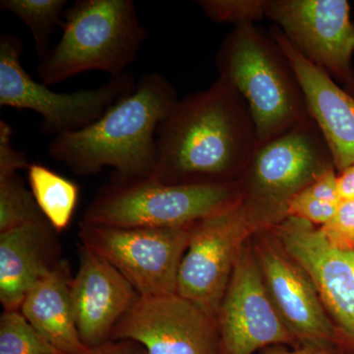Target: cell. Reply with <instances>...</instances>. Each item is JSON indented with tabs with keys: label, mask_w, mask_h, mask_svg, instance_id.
<instances>
[{
	"label": "cell",
	"mask_w": 354,
	"mask_h": 354,
	"mask_svg": "<svg viewBox=\"0 0 354 354\" xmlns=\"http://www.w3.org/2000/svg\"><path fill=\"white\" fill-rule=\"evenodd\" d=\"M256 144L245 101L218 77L209 88L179 99L158 125L152 179L239 183Z\"/></svg>",
	"instance_id": "1"
},
{
	"label": "cell",
	"mask_w": 354,
	"mask_h": 354,
	"mask_svg": "<svg viewBox=\"0 0 354 354\" xmlns=\"http://www.w3.org/2000/svg\"><path fill=\"white\" fill-rule=\"evenodd\" d=\"M178 100L164 75L144 74L134 92L99 120L53 137L48 155L77 176H94L111 167V183L118 185L152 178L158 127Z\"/></svg>",
	"instance_id": "2"
},
{
	"label": "cell",
	"mask_w": 354,
	"mask_h": 354,
	"mask_svg": "<svg viewBox=\"0 0 354 354\" xmlns=\"http://www.w3.org/2000/svg\"><path fill=\"white\" fill-rule=\"evenodd\" d=\"M216 66L245 101L257 143L310 118L290 62L270 32L255 24L234 27L218 51Z\"/></svg>",
	"instance_id": "3"
},
{
	"label": "cell",
	"mask_w": 354,
	"mask_h": 354,
	"mask_svg": "<svg viewBox=\"0 0 354 354\" xmlns=\"http://www.w3.org/2000/svg\"><path fill=\"white\" fill-rule=\"evenodd\" d=\"M60 27L62 39L37 70L48 87L94 70L122 75L148 38L132 0H76Z\"/></svg>",
	"instance_id": "4"
},
{
	"label": "cell",
	"mask_w": 354,
	"mask_h": 354,
	"mask_svg": "<svg viewBox=\"0 0 354 354\" xmlns=\"http://www.w3.org/2000/svg\"><path fill=\"white\" fill-rule=\"evenodd\" d=\"M286 216L283 207L243 196L230 208L194 223L179 269L177 295L216 320L244 246Z\"/></svg>",
	"instance_id": "5"
},
{
	"label": "cell",
	"mask_w": 354,
	"mask_h": 354,
	"mask_svg": "<svg viewBox=\"0 0 354 354\" xmlns=\"http://www.w3.org/2000/svg\"><path fill=\"white\" fill-rule=\"evenodd\" d=\"M243 197L239 183L167 184L155 179L102 185L83 221L120 227H190L225 211Z\"/></svg>",
	"instance_id": "6"
},
{
	"label": "cell",
	"mask_w": 354,
	"mask_h": 354,
	"mask_svg": "<svg viewBox=\"0 0 354 354\" xmlns=\"http://www.w3.org/2000/svg\"><path fill=\"white\" fill-rule=\"evenodd\" d=\"M20 39L0 37V106L36 111L43 118L44 134L55 136L79 131L100 120L113 104L131 95L137 82L125 72L97 88L55 93L37 82L23 68Z\"/></svg>",
	"instance_id": "7"
},
{
	"label": "cell",
	"mask_w": 354,
	"mask_h": 354,
	"mask_svg": "<svg viewBox=\"0 0 354 354\" xmlns=\"http://www.w3.org/2000/svg\"><path fill=\"white\" fill-rule=\"evenodd\" d=\"M192 225L120 227L81 221L78 235L81 243L113 265L139 297H162L176 293Z\"/></svg>",
	"instance_id": "8"
},
{
	"label": "cell",
	"mask_w": 354,
	"mask_h": 354,
	"mask_svg": "<svg viewBox=\"0 0 354 354\" xmlns=\"http://www.w3.org/2000/svg\"><path fill=\"white\" fill-rule=\"evenodd\" d=\"M330 169L329 148L310 118L256 144L239 183L243 196L286 209L291 198Z\"/></svg>",
	"instance_id": "9"
},
{
	"label": "cell",
	"mask_w": 354,
	"mask_h": 354,
	"mask_svg": "<svg viewBox=\"0 0 354 354\" xmlns=\"http://www.w3.org/2000/svg\"><path fill=\"white\" fill-rule=\"evenodd\" d=\"M270 232L315 286L342 348L354 354V247L335 245L320 227L293 216H286Z\"/></svg>",
	"instance_id": "10"
},
{
	"label": "cell",
	"mask_w": 354,
	"mask_h": 354,
	"mask_svg": "<svg viewBox=\"0 0 354 354\" xmlns=\"http://www.w3.org/2000/svg\"><path fill=\"white\" fill-rule=\"evenodd\" d=\"M216 322L221 354H255L270 346H301L272 304L251 241L235 264Z\"/></svg>",
	"instance_id": "11"
},
{
	"label": "cell",
	"mask_w": 354,
	"mask_h": 354,
	"mask_svg": "<svg viewBox=\"0 0 354 354\" xmlns=\"http://www.w3.org/2000/svg\"><path fill=\"white\" fill-rule=\"evenodd\" d=\"M266 18L310 62L351 83L354 24L346 0H267Z\"/></svg>",
	"instance_id": "12"
},
{
	"label": "cell",
	"mask_w": 354,
	"mask_h": 354,
	"mask_svg": "<svg viewBox=\"0 0 354 354\" xmlns=\"http://www.w3.org/2000/svg\"><path fill=\"white\" fill-rule=\"evenodd\" d=\"M121 339L145 354H221L215 319L177 293L137 298L111 334V341Z\"/></svg>",
	"instance_id": "13"
},
{
	"label": "cell",
	"mask_w": 354,
	"mask_h": 354,
	"mask_svg": "<svg viewBox=\"0 0 354 354\" xmlns=\"http://www.w3.org/2000/svg\"><path fill=\"white\" fill-rule=\"evenodd\" d=\"M251 243L272 304L298 344L341 346L339 332L315 286L270 228L254 235Z\"/></svg>",
	"instance_id": "14"
},
{
	"label": "cell",
	"mask_w": 354,
	"mask_h": 354,
	"mask_svg": "<svg viewBox=\"0 0 354 354\" xmlns=\"http://www.w3.org/2000/svg\"><path fill=\"white\" fill-rule=\"evenodd\" d=\"M79 268L71 298L77 328L88 348L111 341L114 328L139 297L131 283L94 251L77 244Z\"/></svg>",
	"instance_id": "15"
},
{
	"label": "cell",
	"mask_w": 354,
	"mask_h": 354,
	"mask_svg": "<svg viewBox=\"0 0 354 354\" xmlns=\"http://www.w3.org/2000/svg\"><path fill=\"white\" fill-rule=\"evenodd\" d=\"M272 38L285 53L299 81L310 118L327 143L337 172L354 165V97L335 84L325 70L310 62L272 27Z\"/></svg>",
	"instance_id": "16"
},
{
	"label": "cell",
	"mask_w": 354,
	"mask_h": 354,
	"mask_svg": "<svg viewBox=\"0 0 354 354\" xmlns=\"http://www.w3.org/2000/svg\"><path fill=\"white\" fill-rule=\"evenodd\" d=\"M58 235L46 218L0 234V302L3 310H20L28 292L64 260Z\"/></svg>",
	"instance_id": "17"
},
{
	"label": "cell",
	"mask_w": 354,
	"mask_h": 354,
	"mask_svg": "<svg viewBox=\"0 0 354 354\" xmlns=\"http://www.w3.org/2000/svg\"><path fill=\"white\" fill-rule=\"evenodd\" d=\"M71 269L62 260L26 295L20 312L39 334L64 354H82L88 348L77 328L71 298Z\"/></svg>",
	"instance_id": "18"
},
{
	"label": "cell",
	"mask_w": 354,
	"mask_h": 354,
	"mask_svg": "<svg viewBox=\"0 0 354 354\" xmlns=\"http://www.w3.org/2000/svg\"><path fill=\"white\" fill-rule=\"evenodd\" d=\"M27 171L31 192L39 209L60 234L68 227L75 212L79 186L46 165L31 164Z\"/></svg>",
	"instance_id": "19"
},
{
	"label": "cell",
	"mask_w": 354,
	"mask_h": 354,
	"mask_svg": "<svg viewBox=\"0 0 354 354\" xmlns=\"http://www.w3.org/2000/svg\"><path fill=\"white\" fill-rule=\"evenodd\" d=\"M66 0H1L0 10L13 14L29 28L39 62L50 53V39L57 26H62Z\"/></svg>",
	"instance_id": "20"
},
{
	"label": "cell",
	"mask_w": 354,
	"mask_h": 354,
	"mask_svg": "<svg viewBox=\"0 0 354 354\" xmlns=\"http://www.w3.org/2000/svg\"><path fill=\"white\" fill-rule=\"evenodd\" d=\"M44 218L19 174L0 177V234Z\"/></svg>",
	"instance_id": "21"
},
{
	"label": "cell",
	"mask_w": 354,
	"mask_h": 354,
	"mask_svg": "<svg viewBox=\"0 0 354 354\" xmlns=\"http://www.w3.org/2000/svg\"><path fill=\"white\" fill-rule=\"evenodd\" d=\"M0 354H64L46 341L17 311L0 316Z\"/></svg>",
	"instance_id": "22"
},
{
	"label": "cell",
	"mask_w": 354,
	"mask_h": 354,
	"mask_svg": "<svg viewBox=\"0 0 354 354\" xmlns=\"http://www.w3.org/2000/svg\"><path fill=\"white\" fill-rule=\"evenodd\" d=\"M196 3L214 22L234 27L255 24L266 18L267 0H200Z\"/></svg>",
	"instance_id": "23"
},
{
	"label": "cell",
	"mask_w": 354,
	"mask_h": 354,
	"mask_svg": "<svg viewBox=\"0 0 354 354\" xmlns=\"http://www.w3.org/2000/svg\"><path fill=\"white\" fill-rule=\"evenodd\" d=\"M339 204L323 202L310 196L304 191H300L288 202L286 216L300 218L322 227L332 220Z\"/></svg>",
	"instance_id": "24"
},
{
	"label": "cell",
	"mask_w": 354,
	"mask_h": 354,
	"mask_svg": "<svg viewBox=\"0 0 354 354\" xmlns=\"http://www.w3.org/2000/svg\"><path fill=\"white\" fill-rule=\"evenodd\" d=\"M320 228L335 245L354 247V199L342 200L332 220Z\"/></svg>",
	"instance_id": "25"
},
{
	"label": "cell",
	"mask_w": 354,
	"mask_h": 354,
	"mask_svg": "<svg viewBox=\"0 0 354 354\" xmlns=\"http://www.w3.org/2000/svg\"><path fill=\"white\" fill-rule=\"evenodd\" d=\"M27 156L13 145V129L6 120H0V177L17 174L29 169Z\"/></svg>",
	"instance_id": "26"
},
{
	"label": "cell",
	"mask_w": 354,
	"mask_h": 354,
	"mask_svg": "<svg viewBox=\"0 0 354 354\" xmlns=\"http://www.w3.org/2000/svg\"><path fill=\"white\" fill-rule=\"evenodd\" d=\"M261 354H348L337 344H301L297 348L274 346L263 349Z\"/></svg>",
	"instance_id": "27"
},
{
	"label": "cell",
	"mask_w": 354,
	"mask_h": 354,
	"mask_svg": "<svg viewBox=\"0 0 354 354\" xmlns=\"http://www.w3.org/2000/svg\"><path fill=\"white\" fill-rule=\"evenodd\" d=\"M82 354H145L141 344L127 339L109 341L100 346L88 348Z\"/></svg>",
	"instance_id": "28"
},
{
	"label": "cell",
	"mask_w": 354,
	"mask_h": 354,
	"mask_svg": "<svg viewBox=\"0 0 354 354\" xmlns=\"http://www.w3.org/2000/svg\"><path fill=\"white\" fill-rule=\"evenodd\" d=\"M337 186L342 200L354 199V165L337 174Z\"/></svg>",
	"instance_id": "29"
},
{
	"label": "cell",
	"mask_w": 354,
	"mask_h": 354,
	"mask_svg": "<svg viewBox=\"0 0 354 354\" xmlns=\"http://www.w3.org/2000/svg\"><path fill=\"white\" fill-rule=\"evenodd\" d=\"M349 85H351V90L354 93V78L353 80L351 81V83L349 84Z\"/></svg>",
	"instance_id": "30"
}]
</instances>
